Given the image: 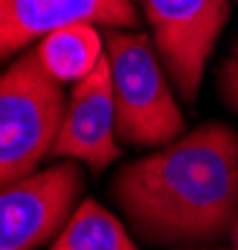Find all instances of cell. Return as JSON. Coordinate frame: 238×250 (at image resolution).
Listing matches in <instances>:
<instances>
[{
	"label": "cell",
	"mask_w": 238,
	"mask_h": 250,
	"mask_svg": "<svg viewBox=\"0 0 238 250\" xmlns=\"http://www.w3.org/2000/svg\"><path fill=\"white\" fill-rule=\"evenodd\" d=\"M82 188L85 173L72 159L0 188V250H35L57 235Z\"/></svg>",
	"instance_id": "5"
},
{
	"label": "cell",
	"mask_w": 238,
	"mask_h": 250,
	"mask_svg": "<svg viewBox=\"0 0 238 250\" xmlns=\"http://www.w3.org/2000/svg\"><path fill=\"white\" fill-rule=\"evenodd\" d=\"M119 154L109 64L107 57H102L94 72L75 82L67 94L65 117L50 159H72L102 171L117 161Z\"/></svg>",
	"instance_id": "7"
},
{
	"label": "cell",
	"mask_w": 238,
	"mask_h": 250,
	"mask_svg": "<svg viewBox=\"0 0 238 250\" xmlns=\"http://www.w3.org/2000/svg\"><path fill=\"white\" fill-rule=\"evenodd\" d=\"M102 35L114 94L117 139L137 149H161L176 141L186 119L151 35L117 27H105Z\"/></svg>",
	"instance_id": "2"
},
{
	"label": "cell",
	"mask_w": 238,
	"mask_h": 250,
	"mask_svg": "<svg viewBox=\"0 0 238 250\" xmlns=\"http://www.w3.org/2000/svg\"><path fill=\"white\" fill-rule=\"evenodd\" d=\"M134 5L151 27L154 47L179 97L194 104L231 10L216 0H134Z\"/></svg>",
	"instance_id": "4"
},
{
	"label": "cell",
	"mask_w": 238,
	"mask_h": 250,
	"mask_svg": "<svg viewBox=\"0 0 238 250\" xmlns=\"http://www.w3.org/2000/svg\"><path fill=\"white\" fill-rule=\"evenodd\" d=\"M233 233H236V238H238V223H236V228H233Z\"/></svg>",
	"instance_id": "13"
},
{
	"label": "cell",
	"mask_w": 238,
	"mask_h": 250,
	"mask_svg": "<svg viewBox=\"0 0 238 250\" xmlns=\"http://www.w3.org/2000/svg\"><path fill=\"white\" fill-rule=\"evenodd\" d=\"M216 3H218L221 8H226V10H231V0H216Z\"/></svg>",
	"instance_id": "12"
},
{
	"label": "cell",
	"mask_w": 238,
	"mask_h": 250,
	"mask_svg": "<svg viewBox=\"0 0 238 250\" xmlns=\"http://www.w3.org/2000/svg\"><path fill=\"white\" fill-rule=\"evenodd\" d=\"M50 250H139L112 210L97 201H82L57 233Z\"/></svg>",
	"instance_id": "9"
},
{
	"label": "cell",
	"mask_w": 238,
	"mask_h": 250,
	"mask_svg": "<svg viewBox=\"0 0 238 250\" xmlns=\"http://www.w3.org/2000/svg\"><path fill=\"white\" fill-rule=\"evenodd\" d=\"M109 196L142 240L214 243L238 223V129L203 122L124 164Z\"/></svg>",
	"instance_id": "1"
},
{
	"label": "cell",
	"mask_w": 238,
	"mask_h": 250,
	"mask_svg": "<svg viewBox=\"0 0 238 250\" xmlns=\"http://www.w3.org/2000/svg\"><path fill=\"white\" fill-rule=\"evenodd\" d=\"M82 22L137 30L142 13L134 0H0V64L35 47L50 32Z\"/></svg>",
	"instance_id": "6"
},
{
	"label": "cell",
	"mask_w": 238,
	"mask_h": 250,
	"mask_svg": "<svg viewBox=\"0 0 238 250\" xmlns=\"http://www.w3.org/2000/svg\"><path fill=\"white\" fill-rule=\"evenodd\" d=\"M218 87H221V97L228 99L233 94H238V40L233 42L228 57L221 64V72H218Z\"/></svg>",
	"instance_id": "10"
},
{
	"label": "cell",
	"mask_w": 238,
	"mask_h": 250,
	"mask_svg": "<svg viewBox=\"0 0 238 250\" xmlns=\"http://www.w3.org/2000/svg\"><path fill=\"white\" fill-rule=\"evenodd\" d=\"M233 250H238V248H233Z\"/></svg>",
	"instance_id": "14"
},
{
	"label": "cell",
	"mask_w": 238,
	"mask_h": 250,
	"mask_svg": "<svg viewBox=\"0 0 238 250\" xmlns=\"http://www.w3.org/2000/svg\"><path fill=\"white\" fill-rule=\"evenodd\" d=\"M67 106L38 47L18 55L0 72V188L32 176L52 154Z\"/></svg>",
	"instance_id": "3"
},
{
	"label": "cell",
	"mask_w": 238,
	"mask_h": 250,
	"mask_svg": "<svg viewBox=\"0 0 238 250\" xmlns=\"http://www.w3.org/2000/svg\"><path fill=\"white\" fill-rule=\"evenodd\" d=\"M35 47L45 69L55 80L62 84H75L89 77L105 57V35L97 30V25L82 22L50 32Z\"/></svg>",
	"instance_id": "8"
},
{
	"label": "cell",
	"mask_w": 238,
	"mask_h": 250,
	"mask_svg": "<svg viewBox=\"0 0 238 250\" xmlns=\"http://www.w3.org/2000/svg\"><path fill=\"white\" fill-rule=\"evenodd\" d=\"M223 102H226V104L231 106V109L238 114V94H233V97H228V99H223Z\"/></svg>",
	"instance_id": "11"
}]
</instances>
